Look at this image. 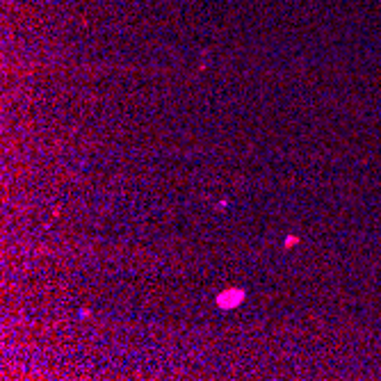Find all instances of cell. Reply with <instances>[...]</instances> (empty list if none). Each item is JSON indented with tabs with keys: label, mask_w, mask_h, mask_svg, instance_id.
I'll use <instances>...</instances> for the list:
<instances>
[{
	"label": "cell",
	"mask_w": 381,
	"mask_h": 381,
	"mask_svg": "<svg viewBox=\"0 0 381 381\" xmlns=\"http://www.w3.org/2000/svg\"><path fill=\"white\" fill-rule=\"evenodd\" d=\"M242 299V290H228L219 297V306L224 308H231V306H237Z\"/></svg>",
	"instance_id": "obj_1"
}]
</instances>
